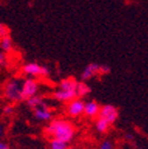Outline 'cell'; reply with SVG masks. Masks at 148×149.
<instances>
[{"label": "cell", "mask_w": 148, "mask_h": 149, "mask_svg": "<svg viewBox=\"0 0 148 149\" xmlns=\"http://www.w3.org/2000/svg\"><path fill=\"white\" fill-rule=\"evenodd\" d=\"M53 96H54V98L58 100L59 102H70L73 98H77L76 92H73V91H66V90H61V89L54 91Z\"/></svg>", "instance_id": "obj_10"}, {"label": "cell", "mask_w": 148, "mask_h": 149, "mask_svg": "<svg viewBox=\"0 0 148 149\" xmlns=\"http://www.w3.org/2000/svg\"><path fill=\"white\" fill-rule=\"evenodd\" d=\"M13 113V107L12 105H6V107H4V114L5 115H11Z\"/></svg>", "instance_id": "obj_20"}, {"label": "cell", "mask_w": 148, "mask_h": 149, "mask_svg": "<svg viewBox=\"0 0 148 149\" xmlns=\"http://www.w3.org/2000/svg\"><path fill=\"white\" fill-rule=\"evenodd\" d=\"M124 137H126V139H127V140L129 141V140H132V139H133V135H131V134H127V135H126Z\"/></svg>", "instance_id": "obj_23"}, {"label": "cell", "mask_w": 148, "mask_h": 149, "mask_svg": "<svg viewBox=\"0 0 148 149\" xmlns=\"http://www.w3.org/2000/svg\"><path fill=\"white\" fill-rule=\"evenodd\" d=\"M100 149H114V146L110 141H103L100 146Z\"/></svg>", "instance_id": "obj_18"}, {"label": "cell", "mask_w": 148, "mask_h": 149, "mask_svg": "<svg viewBox=\"0 0 148 149\" xmlns=\"http://www.w3.org/2000/svg\"><path fill=\"white\" fill-rule=\"evenodd\" d=\"M0 65H1V66L7 65V56H6L5 52L0 53Z\"/></svg>", "instance_id": "obj_19"}, {"label": "cell", "mask_w": 148, "mask_h": 149, "mask_svg": "<svg viewBox=\"0 0 148 149\" xmlns=\"http://www.w3.org/2000/svg\"><path fill=\"white\" fill-rule=\"evenodd\" d=\"M46 134L51 136L52 139L61 140L64 142H70L72 137L75 136V128L71 123L64 120H56L50 122V124L46 127Z\"/></svg>", "instance_id": "obj_1"}, {"label": "cell", "mask_w": 148, "mask_h": 149, "mask_svg": "<svg viewBox=\"0 0 148 149\" xmlns=\"http://www.w3.org/2000/svg\"><path fill=\"white\" fill-rule=\"evenodd\" d=\"M68 149H75V148H68Z\"/></svg>", "instance_id": "obj_25"}, {"label": "cell", "mask_w": 148, "mask_h": 149, "mask_svg": "<svg viewBox=\"0 0 148 149\" xmlns=\"http://www.w3.org/2000/svg\"><path fill=\"white\" fill-rule=\"evenodd\" d=\"M5 97L11 102L22 101V84L18 79H11L6 83L4 89Z\"/></svg>", "instance_id": "obj_2"}, {"label": "cell", "mask_w": 148, "mask_h": 149, "mask_svg": "<svg viewBox=\"0 0 148 149\" xmlns=\"http://www.w3.org/2000/svg\"><path fill=\"white\" fill-rule=\"evenodd\" d=\"M0 149H10V147L5 142H0Z\"/></svg>", "instance_id": "obj_22"}, {"label": "cell", "mask_w": 148, "mask_h": 149, "mask_svg": "<svg viewBox=\"0 0 148 149\" xmlns=\"http://www.w3.org/2000/svg\"><path fill=\"white\" fill-rule=\"evenodd\" d=\"M26 103H27V105H29L32 110H33V109H36L37 107H40V105L45 104V103H44L43 97H42V96H38V95H36V96H33V97H31V98L26 100Z\"/></svg>", "instance_id": "obj_14"}, {"label": "cell", "mask_w": 148, "mask_h": 149, "mask_svg": "<svg viewBox=\"0 0 148 149\" xmlns=\"http://www.w3.org/2000/svg\"><path fill=\"white\" fill-rule=\"evenodd\" d=\"M83 110H84V102L78 97L70 101L66 107V113L71 117H78L83 115Z\"/></svg>", "instance_id": "obj_6"}, {"label": "cell", "mask_w": 148, "mask_h": 149, "mask_svg": "<svg viewBox=\"0 0 148 149\" xmlns=\"http://www.w3.org/2000/svg\"><path fill=\"white\" fill-rule=\"evenodd\" d=\"M39 89L38 82L33 78H27L22 84V100H29L37 95Z\"/></svg>", "instance_id": "obj_3"}, {"label": "cell", "mask_w": 148, "mask_h": 149, "mask_svg": "<svg viewBox=\"0 0 148 149\" xmlns=\"http://www.w3.org/2000/svg\"><path fill=\"white\" fill-rule=\"evenodd\" d=\"M0 49L4 52H11L13 49V40L10 36L4 37V38L0 39Z\"/></svg>", "instance_id": "obj_13"}, {"label": "cell", "mask_w": 148, "mask_h": 149, "mask_svg": "<svg viewBox=\"0 0 148 149\" xmlns=\"http://www.w3.org/2000/svg\"><path fill=\"white\" fill-rule=\"evenodd\" d=\"M33 114L37 120H39L42 122H47V121H51L52 118V113L46 107V104H43L40 107H37L36 109H33Z\"/></svg>", "instance_id": "obj_7"}, {"label": "cell", "mask_w": 148, "mask_h": 149, "mask_svg": "<svg viewBox=\"0 0 148 149\" xmlns=\"http://www.w3.org/2000/svg\"><path fill=\"white\" fill-rule=\"evenodd\" d=\"M76 85H77V81L76 79H73V78H64L59 83V89L61 90L76 92Z\"/></svg>", "instance_id": "obj_11"}, {"label": "cell", "mask_w": 148, "mask_h": 149, "mask_svg": "<svg viewBox=\"0 0 148 149\" xmlns=\"http://www.w3.org/2000/svg\"><path fill=\"white\" fill-rule=\"evenodd\" d=\"M100 68H101V65L95 64V63H91L88 66H85V69L82 72V76H81L82 81L84 82V81H88V79H90L92 77L97 76V74L100 73Z\"/></svg>", "instance_id": "obj_8"}, {"label": "cell", "mask_w": 148, "mask_h": 149, "mask_svg": "<svg viewBox=\"0 0 148 149\" xmlns=\"http://www.w3.org/2000/svg\"><path fill=\"white\" fill-rule=\"evenodd\" d=\"M23 72L25 74H29V76H32V77H38V76H49V69L46 66H43V65H39L37 63H29V64H25L23 66Z\"/></svg>", "instance_id": "obj_5"}, {"label": "cell", "mask_w": 148, "mask_h": 149, "mask_svg": "<svg viewBox=\"0 0 148 149\" xmlns=\"http://www.w3.org/2000/svg\"><path fill=\"white\" fill-rule=\"evenodd\" d=\"M90 92V88L87 83H84L83 81L82 82H77V85H76V96L77 97H83V96H87Z\"/></svg>", "instance_id": "obj_12"}, {"label": "cell", "mask_w": 148, "mask_h": 149, "mask_svg": "<svg viewBox=\"0 0 148 149\" xmlns=\"http://www.w3.org/2000/svg\"><path fill=\"white\" fill-rule=\"evenodd\" d=\"M100 105L95 101H89L84 103V110L83 114H85L88 117H97L100 113Z\"/></svg>", "instance_id": "obj_9"}, {"label": "cell", "mask_w": 148, "mask_h": 149, "mask_svg": "<svg viewBox=\"0 0 148 149\" xmlns=\"http://www.w3.org/2000/svg\"><path fill=\"white\" fill-rule=\"evenodd\" d=\"M98 117L105 120L110 125H112L119 117V110L116 107L110 105V104H105L103 107L100 108V113H98Z\"/></svg>", "instance_id": "obj_4"}, {"label": "cell", "mask_w": 148, "mask_h": 149, "mask_svg": "<svg viewBox=\"0 0 148 149\" xmlns=\"http://www.w3.org/2000/svg\"><path fill=\"white\" fill-rule=\"evenodd\" d=\"M68 143L61 140L52 139L50 142V149H68Z\"/></svg>", "instance_id": "obj_16"}, {"label": "cell", "mask_w": 148, "mask_h": 149, "mask_svg": "<svg viewBox=\"0 0 148 149\" xmlns=\"http://www.w3.org/2000/svg\"><path fill=\"white\" fill-rule=\"evenodd\" d=\"M95 125H96L97 132H98V133H101V134L107 133L108 130H109V128H110V124H109L105 120H103V118H101V117H98V118L96 120Z\"/></svg>", "instance_id": "obj_15"}, {"label": "cell", "mask_w": 148, "mask_h": 149, "mask_svg": "<svg viewBox=\"0 0 148 149\" xmlns=\"http://www.w3.org/2000/svg\"><path fill=\"white\" fill-rule=\"evenodd\" d=\"M10 33H11V30L8 29V26L0 23V39L4 38V37L10 36Z\"/></svg>", "instance_id": "obj_17"}, {"label": "cell", "mask_w": 148, "mask_h": 149, "mask_svg": "<svg viewBox=\"0 0 148 149\" xmlns=\"http://www.w3.org/2000/svg\"><path fill=\"white\" fill-rule=\"evenodd\" d=\"M1 133H3V129H1V127H0V136H1Z\"/></svg>", "instance_id": "obj_24"}, {"label": "cell", "mask_w": 148, "mask_h": 149, "mask_svg": "<svg viewBox=\"0 0 148 149\" xmlns=\"http://www.w3.org/2000/svg\"><path fill=\"white\" fill-rule=\"evenodd\" d=\"M109 72H110V68H109V66H107V65L102 66V65H101V68H100V73H101V74H107V73H109Z\"/></svg>", "instance_id": "obj_21"}]
</instances>
